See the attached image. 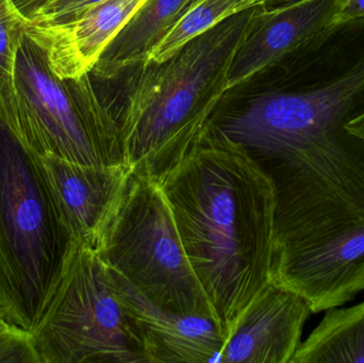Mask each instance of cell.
<instances>
[{"label":"cell","mask_w":364,"mask_h":363,"mask_svg":"<svg viewBox=\"0 0 364 363\" xmlns=\"http://www.w3.org/2000/svg\"><path fill=\"white\" fill-rule=\"evenodd\" d=\"M107 270L115 294L140 334L149 363H220L226 339L212 318L166 310L121 275Z\"/></svg>","instance_id":"cell-10"},{"label":"cell","mask_w":364,"mask_h":363,"mask_svg":"<svg viewBox=\"0 0 364 363\" xmlns=\"http://www.w3.org/2000/svg\"><path fill=\"white\" fill-rule=\"evenodd\" d=\"M363 17H364V0H346L336 21L363 18Z\"/></svg>","instance_id":"cell-20"},{"label":"cell","mask_w":364,"mask_h":363,"mask_svg":"<svg viewBox=\"0 0 364 363\" xmlns=\"http://www.w3.org/2000/svg\"><path fill=\"white\" fill-rule=\"evenodd\" d=\"M23 17L12 0H0V92L12 77Z\"/></svg>","instance_id":"cell-17"},{"label":"cell","mask_w":364,"mask_h":363,"mask_svg":"<svg viewBox=\"0 0 364 363\" xmlns=\"http://www.w3.org/2000/svg\"><path fill=\"white\" fill-rule=\"evenodd\" d=\"M346 0H293L261 6L254 25L240 46L227 81V91L264 75L287 55L326 29Z\"/></svg>","instance_id":"cell-11"},{"label":"cell","mask_w":364,"mask_h":363,"mask_svg":"<svg viewBox=\"0 0 364 363\" xmlns=\"http://www.w3.org/2000/svg\"><path fill=\"white\" fill-rule=\"evenodd\" d=\"M40 363H149L142 339L95 251L72 240L31 332Z\"/></svg>","instance_id":"cell-6"},{"label":"cell","mask_w":364,"mask_h":363,"mask_svg":"<svg viewBox=\"0 0 364 363\" xmlns=\"http://www.w3.org/2000/svg\"><path fill=\"white\" fill-rule=\"evenodd\" d=\"M311 313L303 296L269 281L231 328L220 363H290Z\"/></svg>","instance_id":"cell-9"},{"label":"cell","mask_w":364,"mask_h":363,"mask_svg":"<svg viewBox=\"0 0 364 363\" xmlns=\"http://www.w3.org/2000/svg\"><path fill=\"white\" fill-rule=\"evenodd\" d=\"M104 0H46L34 9L25 19V25H57L70 21L94 4Z\"/></svg>","instance_id":"cell-18"},{"label":"cell","mask_w":364,"mask_h":363,"mask_svg":"<svg viewBox=\"0 0 364 363\" xmlns=\"http://www.w3.org/2000/svg\"><path fill=\"white\" fill-rule=\"evenodd\" d=\"M258 6H263L262 0H194L170 31L149 51L141 66L166 61L190 40L225 19Z\"/></svg>","instance_id":"cell-16"},{"label":"cell","mask_w":364,"mask_h":363,"mask_svg":"<svg viewBox=\"0 0 364 363\" xmlns=\"http://www.w3.org/2000/svg\"><path fill=\"white\" fill-rule=\"evenodd\" d=\"M269 70V89L213 124L271 177L282 259L364 225V17L333 21Z\"/></svg>","instance_id":"cell-1"},{"label":"cell","mask_w":364,"mask_h":363,"mask_svg":"<svg viewBox=\"0 0 364 363\" xmlns=\"http://www.w3.org/2000/svg\"><path fill=\"white\" fill-rule=\"evenodd\" d=\"M261 6L232 15L161 63L140 66L119 117L124 161L159 183L205 134Z\"/></svg>","instance_id":"cell-3"},{"label":"cell","mask_w":364,"mask_h":363,"mask_svg":"<svg viewBox=\"0 0 364 363\" xmlns=\"http://www.w3.org/2000/svg\"><path fill=\"white\" fill-rule=\"evenodd\" d=\"M272 281L303 296L312 313L350 302L364 291V225L322 246L276 260Z\"/></svg>","instance_id":"cell-12"},{"label":"cell","mask_w":364,"mask_h":363,"mask_svg":"<svg viewBox=\"0 0 364 363\" xmlns=\"http://www.w3.org/2000/svg\"><path fill=\"white\" fill-rule=\"evenodd\" d=\"M10 325L11 324L8 323V322L6 321V319L0 315V334H1L2 332H4V330H8V328L10 327Z\"/></svg>","instance_id":"cell-22"},{"label":"cell","mask_w":364,"mask_h":363,"mask_svg":"<svg viewBox=\"0 0 364 363\" xmlns=\"http://www.w3.org/2000/svg\"><path fill=\"white\" fill-rule=\"evenodd\" d=\"M194 0H146L100 55L91 74L114 79L141 66Z\"/></svg>","instance_id":"cell-14"},{"label":"cell","mask_w":364,"mask_h":363,"mask_svg":"<svg viewBox=\"0 0 364 363\" xmlns=\"http://www.w3.org/2000/svg\"><path fill=\"white\" fill-rule=\"evenodd\" d=\"M0 363H40L30 332L10 325L0 334Z\"/></svg>","instance_id":"cell-19"},{"label":"cell","mask_w":364,"mask_h":363,"mask_svg":"<svg viewBox=\"0 0 364 363\" xmlns=\"http://www.w3.org/2000/svg\"><path fill=\"white\" fill-rule=\"evenodd\" d=\"M96 253L107 268L153 304L216 322L182 246L168 200L155 181L132 173L119 212Z\"/></svg>","instance_id":"cell-7"},{"label":"cell","mask_w":364,"mask_h":363,"mask_svg":"<svg viewBox=\"0 0 364 363\" xmlns=\"http://www.w3.org/2000/svg\"><path fill=\"white\" fill-rule=\"evenodd\" d=\"M0 119L34 155L83 166H126L119 119L97 95L90 74L55 76L25 27L12 77L0 92Z\"/></svg>","instance_id":"cell-5"},{"label":"cell","mask_w":364,"mask_h":363,"mask_svg":"<svg viewBox=\"0 0 364 363\" xmlns=\"http://www.w3.org/2000/svg\"><path fill=\"white\" fill-rule=\"evenodd\" d=\"M290 363H364V302L327 309Z\"/></svg>","instance_id":"cell-15"},{"label":"cell","mask_w":364,"mask_h":363,"mask_svg":"<svg viewBox=\"0 0 364 363\" xmlns=\"http://www.w3.org/2000/svg\"><path fill=\"white\" fill-rule=\"evenodd\" d=\"M158 185L227 339L246 307L272 281L273 181L247 149L212 124Z\"/></svg>","instance_id":"cell-2"},{"label":"cell","mask_w":364,"mask_h":363,"mask_svg":"<svg viewBox=\"0 0 364 363\" xmlns=\"http://www.w3.org/2000/svg\"><path fill=\"white\" fill-rule=\"evenodd\" d=\"M146 0H104L57 25H25L42 48L51 72L61 79L91 74L113 38Z\"/></svg>","instance_id":"cell-13"},{"label":"cell","mask_w":364,"mask_h":363,"mask_svg":"<svg viewBox=\"0 0 364 363\" xmlns=\"http://www.w3.org/2000/svg\"><path fill=\"white\" fill-rule=\"evenodd\" d=\"M293 1V0H262L263 6L272 8V6H280V4H287V2Z\"/></svg>","instance_id":"cell-21"},{"label":"cell","mask_w":364,"mask_h":363,"mask_svg":"<svg viewBox=\"0 0 364 363\" xmlns=\"http://www.w3.org/2000/svg\"><path fill=\"white\" fill-rule=\"evenodd\" d=\"M38 157L70 238L97 251L125 197L132 170L125 164L83 166L53 155Z\"/></svg>","instance_id":"cell-8"},{"label":"cell","mask_w":364,"mask_h":363,"mask_svg":"<svg viewBox=\"0 0 364 363\" xmlns=\"http://www.w3.org/2000/svg\"><path fill=\"white\" fill-rule=\"evenodd\" d=\"M70 242L38 156L0 119V315L11 325L38 323Z\"/></svg>","instance_id":"cell-4"}]
</instances>
